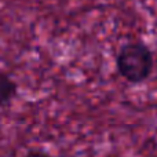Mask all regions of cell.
Instances as JSON below:
<instances>
[{
	"mask_svg": "<svg viewBox=\"0 0 157 157\" xmlns=\"http://www.w3.org/2000/svg\"><path fill=\"white\" fill-rule=\"evenodd\" d=\"M116 66L120 76L131 84L144 83L155 68V57L149 46L142 41H130L121 46L116 55Z\"/></svg>",
	"mask_w": 157,
	"mask_h": 157,
	"instance_id": "obj_1",
	"label": "cell"
},
{
	"mask_svg": "<svg viewBox=\"0 0 157 157\" xmlns=\"http://www.w3.org/2000/svg\"><path fill=\"white\" fill-rule=\"evenodd\" d=\"M18 92V84L7 73L0 72V108L8 105Z\"/></svg>",
	"mask_w": 157,
	"mask_h": 157,
	"instance_id": "obj_2",
	"label": "cell"
},
{
	"mask_svg": "<svg viewBox=\"0 0 157 157\" xmlns=\"http://www.w3.org/2000/svg\"><path fill=\"white\" fill-rule=\"evenodd\" d=\"M25 157H51V156L46 152H41V150H30Z\"/></svg>",
	"mask_w": 157,
	"mask_h": 157,
	"instance_id": "obj_3",
	"label": "cell"
}]
</instances>
